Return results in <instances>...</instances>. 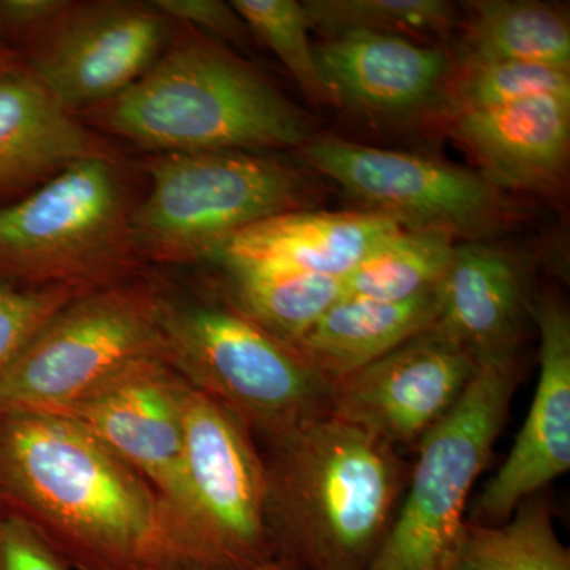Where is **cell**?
Masks as SVG:
<instances>
[{"label": "cell", "instance_id": "cell-13", "mask_svg": "<svg viewBox=\"0 0 570 570\" xmlns=\"http://www.w3.org/2000/svg\"><path fill=\"white\" fill-rule=\"evenodd\" d=\"M63 13L32 73L67 110L116 99L156 63L164 24L154 11L107 2Z\"/></svg>", "mask_w": 570, "mask_h": 570}, {"label": "cell", "instance_id": "cell-25", "mask_svg": "<svg viewBox=\"0 0 570 570\" xmlns=\"http://www.w3.org/2000/svg\"><path fill=\"white\" fill-rule=\"evenodd\" d=\"M307 22L330 36L373 31L395 36H428L448 31L455 7L444 0H306Z\"/></svg>", "mask_w": 570, "mask_h": 570}, {"label": "cell", "instance_id": "cell-18", "mask_svg": "<svg viewBox=\"0 0 570 570\" xmlns=\"http://www.w3.org/2000/svg\"><path fill=\"white\" fill-rule=\"evenodd\" d=\"M373 212H288L235 235L217 253L228 268H269L346 277L371 250L400 232Z\"/></svg>", "mask_w": 570, "mask_h": 570}, {"label": "cell", "instance_id": "cell-3", "mask_svg": "<svg viewBox=\"0 0 570 570\" xmlns=\"http://www.w3.org/2000/svg\"><path fill=\"white\" fill-rule=\"evenodd\" d=\"M127 140L170 153L302 148L309 119L257 70L217 45L186 41L110 102Z\"/></svg>", "mask_w": 570, "mask_h": 570}, {"label": "cell", "instance_id": "cell-21", "mask_svg": "<svg viewBox=\"0 0 570 570\" xmlns=\"http://www.w3.org/2000/svg\"><path fill=\"white\" fill-rule=\"evenodd\" d=\"M463 66L530 62L570 71V28L564 11L530 0L468 3Z\"/></svg>", "mask_w": 570, "mask_h": 570}, {"label": "cell", "instance_id": "cell-29", "mask_svg": "<svg viewBox=\"0 0 570 570\" xmlns=\"http://www.w3.org/2000/svg\"><path fill=\"white\" fill-rule=\"evenodd\" d=\"M0 570H70L39 532L0 510Z\"/></svg>", "mask_w": 570, "mask_h": 570}, {"label": "cell", "instance_id": "cell-15", "mask_svg": "<svg viewBox=\"0 0 570 570\" xmlns=\"http://www.w3.org/2000/svg\"><path fill=\"white\" fill-rule=\"evenodd\" d=\"M448 132L499 190L554 194L568 175L570 97L448 112Z\"/></svg>", "mask_w": 570, "mask_h": 570}, {"label": "cell", "instance_id": "cell-14", "mask_svg": "<svg viewBox=\"0 0 570 570\" xmlns=\"http://www.w3.org/2000/svg\"><path fill=\"white\" fill-rule=\"evenodd\" d=\"M540 332V376L528 417L508 459L475 501L471 521L501 524L521 502L570 468V317L560 303L531 307Z\"/></svg>", "mask_w": 570, "mask_h": 570}, {"label": "cell", "instance_id": "cell-22", "mask_svg": "<svg viewBox=\"0 0 570 570\" xmlns=\"http://www.w3.org/2000/svg\"><path fill=\"white\" fill-rule=\"evenodd\" d=\"M239 313L295 348L344 295L343 277L269 268H230Z\"/></svg>", "mask_w": 570, "mask_h": 570}, {"label": "cell", "instance_id": "cell-10", "mask_svg": "<svg viewBox=\"0 0 570 570\" xmlns=\"http://www.w3.org/2000/svg\"><path fill=\"white\" fill-rule=\"evenodd\" d=\"M298 151L311 168L404 230L479 242L510 216L501 190L459 165L336 137H313Z\"/></svg>", "mask_w": 570, "mask_h": 570}, {"label": "cell", "instance_id": "cell-8", "mask_svg": "<svg viewBox=\"0 0 570 570\" xmlns=\"http://www.w3.org/2000/svg\"><path fill=\"white\" fill-rule=\"evenodd\" d=\"M126 235L115 167L102 154L85 157L0 208V277L31 287H81L118 257Z\"/></svg>", "mask_w": 570, "mask_h": 570}, {"label": "cell", "instance_id": "cell-24", "mask_svg": "<svg viewBox=\"0 0 570 570\" xmlns=\"http://www.w3.org/2000/svg\"><path fill=\"white\" fill-rule=\"evenodd\" d=\"M456 245L452 236L401 228L344 277V295L404 302L434 291L448 275Z\"/></svg>", "mask_w": 570, "mask_h": 570}, {"label": "cell", "instance_id": "cell-19", "mask_svg": "<svg viewBox=\"0 0 570 570\" xmlns=\"http://www.w3.org/2000/svg\"><path fill=\"white\" fill-rule=\"evenodd\" d=\"M91 135L32 71H0V195L99 156Z\"/></svg>", "mask_w": 570, "mask_h": 570}, {"label": "cell", "instance_id": "cell-28", "mask_svg": "<svg viewBox=\"0 0 570 570\" xmlns=\"http://www.w3.org/2000/svg\"><path fill=\"white\" fill-rule=\"evenodd\" d=\"M82 292L80 285L14 287L0 283V384L33 333Z\"/></svg>", "mask_w": 570, "mask_h": 570}, {"label": "cell", "instance_id": "cell-1", "mask_svg": "<svg viewBox=\"0 0 570 570\" xmlns=\"http://www.w3.org/2000/svg\"><path fill=\"white\" fill-rule=\"evenodd\" d=\"M0 502L70 569H200L151 483L58 415L0 414Z\"/></svg>", "mask_w": 570, "mask_h": 570}, {"label": "cell", "instance_id": "cell-11", "mask_svg": "<svg viewBox=\"0 0 570 570\" xmlns=\"http://www.w3.org/2000/svg\"><path fill=\"white\" fill-rule=\"evenodd\" d=\"M187 382L163 356L124 366L67 406L47 412L77 423L151 483L186 531L183 441ZM200 566V561H198ZM202 569V566H200Z\"/></svg>", "mask_w": 570, "mask_h": 570}, {"label": "cell", "instance_id": "cell-30", "mask_svg": "<svg viewBox=\"0 0 570 570\" xmlns=\"http://www.w3.org/2000/svg\"><path fill=\"white\" fill-rule=\"evenodd\" d=\"M154 9L228 40H242L249 31L234 7L219 0H157Z\"/></svg>", "mask_w": 570, "mask_h": 570}, {"label": "cell", "instance_id": "cell-23", "mask_svg": "<svg viewBox=\"0 0 570 570\" xmlns=\"http://www.w3.org/2000/svg\"><path fill=\"white\" fill-rule=\"evenodd\" d=\"M455 570H570L549 499L528 498L501 524L466 520Z\"/></svg>", "mask_w": 570, "mask_h": 570}, {"label": "cell", "instance_id": "cell-17", "mask_svg": "<svg viewBox=\"0 0 570 570\" xmlns=\"http://www.w3.org/2000/svg\"><path fill=\"white\" fill-rule=\"evenodd\" d=\"M531 307L512 255L482 242H463L439 287L434 326L480 366L515 358Z\"/></svg>", "mask_w": 570, "mask_h": 570}, {"label": "cell", "instance_id": "cell-26", "mask_svg": "<svg viewBox=\"0 0 570 570\" xmlns=\"http://www.w3.org/2000/svg\"><path fill=\"white\" fill-rule=\"evenodd\" d=\"M246 28L253 31L287 67L307 99L335 105L326 88L309 40V22L296 0H234L230 2Z\"/></svg>", "mask_w": 570, "mask_h": 570}, {"label": "cell", "instance_id": "cell-20", "mask_svg": "<svg viewBox=\"0 0 570 570\" xmlns=\"http://www.w3.org/2000/svg\"><path fill=\"white\" fill-rule=\"evenodd\" d=\"M439 287L404 302L343 295L295 351L330 381L346 377L434 326Z\"/></svg>", "mask_w": 570, "mask_h": 570}, {"label": "cell", "instance_id": "cell-4", "mask_svg": "<svg viewBox=\"0 0 570 570\" xmlns=\"http://www.w3.org/2000/svg\"><path fill=\"white\" fill-rule=\"evenodd\" d=\"M163 358L250 434L272 441L330 414L333 382L242 313L165 306Z\"/></svg>", "mask_w": 570, "mask_h": 570}, {"label": "cell", "instance_id": "cell-6", "mask_svg": "<svg viewBox=\"0 0 570 570\" xmlns=\"http://www.w3.org/2000/svg\"><path fill=\"white\" fill-rule=\"evenodd\" d=\"M307 198L309 183L291 165L246 153H170L153 165L129 234L168 261L217 254L239 232L296 212Z\"/></svg>", "mask_w": 570, "mask_h": 570}, {"label": "cell", "instance_id": "cell-12", "mask_svg": "<svg viewBox=\"0 0 570 570\" xmlns=\"http://www.w3.org/2000/svg\"><path fill=\"white\" fill-rule=\"evenodd\" d=\"M478 367L463 347L431 326L333 382L330 414L393 448H417L420 439L455 406Z\"/></svg>", "mask_w": 570, "mask_h": 570}, {"label": "cell", "instance_id": "cell-16", "mask_svg": "<svg viewBox=\"0 0 570 570\" xmlns=\"http://www.w3.org/2000/svg\"><path fill=\"white\" fill-rule=\"evenodd\" d=\"M314 52L335 105L371 116L412 115L433 102L450 77L442 48L395 33L340 32Z\"/></svg>", "mask_w": 570, "mask_h": 570}, {"label": "cell", "instance_id": "cell-2", "mask_svg": "<svg viewBox=\"0 0 570 570\" xmlns=\"http://www.w3.org/2000/svg\"><path fill=\"white\" fill-rule=\"evenodd\" d=\"M268 442L266 515L276 560L298 570L370 569L406 487L397 449L333 414Z\"/></svg>", "mask_w": 570, "mask_h": 570}, {"label": "cell", "instance_id": "cell-32", "mask_svg": "<svg viewBox=\"0 0 570 570\" xmlns=\"http://www.w3.org/2000/svg\"><path fill=\"white\" fill-rule=\"evenodd\" d=\"M181 570H217V569H181ZM230 570H298L294 566L287 564V562L273 560L265 562V564L255 566V568L247 569H230Z\"/></svg>", "mask_w": 570, "mask_h": 570}, {"label": "cell", "instance_id": "cell-5", "mask_svg": "<svg viewBox=\"0 0 570 570\" xmlns=\"http://www.w3.org/2000/svg\"><path fill=\"white\" fill-rule=\"evenodd\" d=\"M517 362L485 363L420 439L384 546L367 570H455L472 487L489 466L517 387Z\"/></svg>", "mask_w": 570, "mask_h": 570}, {"label": "cell", "instance_id": "cell-31", "mask_svg": "<svg viewBox=\"0 0 570 570\" xmlns=\"http://www.w3.org/2000/svg\"><path fill=\"white\" fill-rule=\"evenodd\" d=\"M69 9L62 0H2L0 22L10 28H29L61 17Z\"/></svg>", "mask_w": 570, "mask_h": 570}, {"label": "cell", "instance_id": "cell-9", "mask_svg": "<svg viewBox=\"0 0 570 570\" xmlns=\"http://www.w3.org/2000/svg\"><path fill=\"white\" fill-rule=\"evenodd\" d=\"M186 531L202 569L276 560L266 515V474L249 431L187 384L183 441Z\"/></svg>", "mask_w": 570, "mask_h": 570}, {"label": "cell", "instance_id": "cell-7", "mask_svg": "<svg viewBox=\"0 0 570 570\" xmlns=\"http://www.w3.org/2000/svg\"><path fill=\"white\" fill-rule=\"evenodd\" d=\"M165 306L142 285L75 296L14 356L0 384V414H47L129 363L163 356Z\"/></svg>", "mask_w": 570, "mask_h": 570}, {"label": "cell", "instance_id": "cell-27", "mask_svg": "<svg viewBox=\"0 0 570 570\" xmlns=\"http://www.w3.org/2000/svg\"><path fill=\"white\" fill-rule=\"evenodd\" d=\"M539 96L570 97V71L530 62L471 63L449 85V112Z\"/></svg>", "mask_w": 570, "mask_h": 570}]
</instances>
